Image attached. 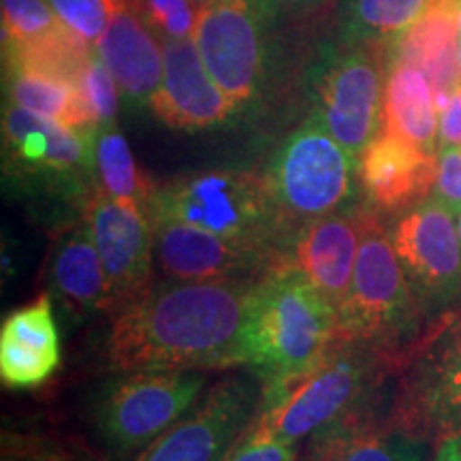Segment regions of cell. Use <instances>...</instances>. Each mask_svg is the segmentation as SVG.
Masks as SVG:
<instances>
[{
    "instance_id": "1",
    "label": "cell",
    "mask_w": 461,
    "mask_h": 461,
    "mask_svg": "<svg viewBox=\"0 0 461 461\" xmlns=\"http://www.w3.org/2000/svg\"><path fill=\"white\" fill-rule=\"evenodd\" d=\"M257 280L149 286L113 316L107 357L118 372L241 366V331Z\"/></svg>"
},
{
    "instance_id": "2",
    "label": "cell",
    "mask_w": 461,
    "mask_h": 461,
    "mask_svg": "<svg viewBox=\"0 0 461 461\" xmlns=\"http://www.w3.org/2000/svg\"><path fill=\"white\" fill-rule=\"evenodd\" d=\"M338 344V312L299 269L282 261L252 286L241 366L265 380L308 370Z\"/></svg>"
},
{
    "instance_id": "3",
    "label": "cell",
    "mask_w": 461,
    "mask_h": 461,
    "mask_svg": "<svg viewBox=\"0 0 461 461\" xmlns=\"http://www.w3.org/2000/svg\"><path fill=\"white\" fill-rule=\"evenodd\" d=\"M148 214L267 248L282 258L295 230L280 214L267 177L241 169L190 173L157 186Z\"/></svg>"
},
{
    "instance_id": "4",
    "label": "cell",
    "mask_w": 461,
    "mask_h": 461,
    "mask_svg": "<svg viewBox=\"0 0 461 461\" xmlns=\"http://www.w3.org/2000/svg\"><path fill=\"white\" fill-rule=\"evenodd\" d=\"M383 363L372 346L338 342L308 370L265 380L257 423L293 445L321 434L357 414Z\"/></svg>"
},
{
    "instance_id": "5",
    "label": "cell",
    "mask_w": 461,
    "mask_h": 461,
    "mask_svg": "<svg viewBox=\"0 0 461 461\" xmlns=\"http://www.w3.org/2000/svg\"><path fill=\"white\" fill-rule=\"evenodd\" d=\"M359 255L348 297L338 312V342L383 348L411 336L423 308L376 212L359 210Z\"/></svg>"
},
{
    "instance_id": "6",
    "label": "cell",
    "mask_w": 461,
    "mask_h": 461,
    "mask_svg": "<svg viewBox=\"0 0 461 461\" xmlns=\"http://www.w3.org/2000/svg\"><path fill=\"white\" fill-rule=\"evenodd\" d=\"M355 158L316 115L282 141L265 177L288 227L336 214L355 197Z\"/></svg>"
},
{
    "instance_id": "7",
    "label": "cell",
    "mask_w": 461,
    "mask_h": 461,
    "mask_svg": "<svg viewBox=\"0 0 461 461\" xmlns=\"http://www.w3.org/2000/svg\"><path fill=\"white\" fill-rule=\"evenodd\" d=\"M205 384V370L129 372L96 402V431L118 457L141 453L201 400Z\"/></svg>"
},
{
    "instance_id": "8",
    "label": "cell",
    "mask_w": 461,
    "mask_h": 461,
    "mask_svg": "<svg viewBox=\"0 0 461 461\" xmlns=\"http://www.w3.org/2000/svg\"><path fill=\"white\" fill-rule=\"evenodd\" d=\"M263 389L261 374L224 376L135 461H222L255 423Z\"/></svg>"
},
{
    "instance_id": "9",
    "label": "cell",
    "mask_w": 461,
    "mask_h": 461,
    "mask_svg": "<svg viewBox=\"0 0 461 461\" xmlns=\"http://www.w3.org/2000/svg\"><path fill=\"white\" fill-rule=\"evenodd\" d=\"M387 51L383 43H344L316 84V118L353 157L383 126Z\"/></svg>"
},
{
    "instance_id": "10",
    "label": "cell",
    "mask_w": 461,
    "mask_h": 461,
    "mask_svg": "<svg viewBox=\"0 0 461 461\" xmlns=\"http://www.w3.org/2000/svg\"><path fill=\"white\" fill-rule=\"evenodd\" d=\"M276 14V0H216L201 9L193 39L207 71L238 109L261 90L265 22Z\"/></svg>"
},
{
    "instance_id": "11",
    "label": "cell",
    "mask_w": 461,
    "mask_h": 461,
    "mask_svg": "<svg viewBox=\"0 0 461 461\" xmlns=\"http://www.w3.org/2000/svg\"><path fill=\"white\" fill-rule=\"evenodd\" d=\"M395 425L425 440L461 429V312L448 316L408 363Z\"/></svg>"
},
{
    "instance_id": "12",
    "label": "cell",
    "mask_w": 461,
    "mask_h": 461,
    "mask_svg": "<svg viewBox=\"0 0 461 461\" xmlns=\"http://www.w3.org/2000/svg\"><path fill=\"white\" fill-rule=\"evenodd\" d=\"M423 312L461 302V240L455 214L438 197L411 207L389 230Z\"/></svg>"
},
{
    "instance_id": "13",
    "label": "cell",
    "mask_w": 461,
    "mask_h": 461,
    "mask_svg": "<svg viewBox=\"0 0 461 461\" xmlns=\"http://www.w3.org/2000/svg\"><path fill=\"white\" fill-rule=\"evenodd\" d=\"M154 263L167 280H258L285 261L278 252L221 238L188 224L152 218Z\"/></svg>"
},
{
    "instance_id": "14",
    "label": "cell",
    "mask_w": 461,
    "mask_h": 461,
    "mask_svg": "<svg viewBox=\"0 0 461 461\" xmlns=\"http://www.w3.org/2000/svg\"><path fill=\"white\" fill-rule=\"evenodd\" d=\"M112 293V312L135 302L149 288L154 265V227L148 212L118 203L95 186L86 207Z\"/></svg>"
},
{
    "instance_id": "15",
    "label": "cell",
    "mask_w": 461,
    "mask_h": 461,
    "mask_svg": "<svg viewBox=\"0 0 461 461\" xmlns=\"http://www.w3.org/2000/svg\"><path fill=\"white\" fill-rule=\"evenodd\" d=\"M163 77L149 109L167 126L201 131L227 122L238 107L207 71L193 37L165 39Z\"/></svg>"
},
{
    "instance_id": "16",
    "label": "cell",
    "mask_w": 461,
    "mask_h": 461,
    "mask_svg": "<svg viewBox=\"0 0 461 461\" xmlns=\"http://www.w3.org/2000/svg\"><path fill=\"white\" fill-rule=\"evenodd\" d=\"M92 135L34 113L15 103L5 109V154L14 169L50 176L60 182H77L95 173Z\"/></svg>"
},
{
    "instance_id": "17",
    "label": "cell",
    "mask_w": 461,
    "mask_h": 461,
    "mask_svg": "<svg viewBox=\"0 0 461 461\" xmlns=\"http://www.w3.org/2000/svg\"><path fill=\"white\" fill-rule=\"evenodd\" d=\"M361 244L359 210L336 212L293 230L285 261L299 269L339 312L348 297Z\"/></svg>"
},
{
    "instance_id": "18",
    "label": "cell",
    "mask_w": 461,
    "mask_h": 461,
    "mask_svg": "<svg viewBox=\"0 0 461 461\" xmlns=\"http://www.w3.org/2000/svg\"><path fill=\"white\" fill-rule=\"evenodd\" d=\"M436 157L380 131L359 154V182L370 203L383 212H400L428 199L436 184Z\"/></svg>"
},
{
    "instance_id": "19",
    "label": "cell",
    "mask_w": 461,
    "mask_h": 461,
    "mask_svg": "<svg viewBox=\"0 0 461 461\" xmlns=\"http://www.w3.org/2000/svg\"><path fill=\"white\" fill-rule=\"evenodd\" d=\"M60 366V338L50 295L11 312L0 330V378L5 387L31 389Z\"/></svg>"
},
{
    "instance_id": "20",
    "label": "cell",
    "mask_w": 461,
    "mask_h": 461,
    "mask_svg": "<svg viewBox=\"0 0 461 461\" xmlns=\"http://www.w3.org/2000/svg\"><path fill=\"white\" fill-rule=\"evenodd\" d=\"M95 50L113 75L120 95L149 105L163 77V43L135 5L120 9L109 20Z\"/></svg>"
},
{
    "instance_id": "21",
    "label": "cell",
    "mask_w": 461,
    "mask_h": 461,
    "mask_svg": "<svg viewBox=\"0 0 461 461\" xmlns=\"http://www.w3.org/2000/svg\"><path fill=\"white\" fill-rule=\"evenodd\" d=\"M457 45L459 31L453 14L445 5L434 0L417 24L384 43V51H387V62H411L428 75L440 112L453 90L461 84Z\"/></svg>"
},
{
    "instance_id": "22",
    "label": "cell",
    "mask_w": 461,
    "mask_h": 461,
    "mask_svg": "<svg viewBox=\"0 0 461 461\" xmlns=\"http://www.w3.org/2000/svg\"><path fill=\"white\" fill-rule=\"evenodd\" d=\"M50 280L58 297L73 312L86 314L112 310V293L101 255L86 216L56 240L50 258Z\"/></svg>"
},
{
    "instance_id": "23",
    "label": "cell",
    "mask_w": 461,
    "mask_h": 461,
    "mask_svg": "<svg viewBox=\"0 0 461 461\" xmlns=\"http://www.w3.org/2000/svg\"><path fill=\"white\" fill-rule=\"evenodd\" d=\"M428 440L403 428H376L359 414L312 436L305 461H425Z\"/></svg>"
},
{
    "instance_id": "24",
    "label": "cell",
    "mask_w": 461,
    "mask_h": 461,
    "mask_svg": "<svg viewBox=\"0 0 461 461\" xmlns=\"http://www.w3.org/2000/svg\"><path fill=\"white\" fill-rule=\"evenodd\" d=\"M414 146L438 154V105L428 75L411 62H387L383 126Z\"/></svg>"
},
{
    "instance_id": "25",
    "label": "cell",
    "mask_w": 461,
    "mask_h": 461,
    "mask_svg": "<svg viewBox=\"0 0 461 461\" xmlns=\"http://www.w3.org/2000/svg\"><path fill=\"white\" fill-rule=\"evenodd\" d=\"M9 95L15 105L56 120L68 129L96 131V120L82 88L62 75L28 67H9Z\"/></svg>"
},
{
    "instance_id": "26",
    "label": "cell",
    "mask_w": 461,
    "mask_h": 461,
    "mask_svg": "<svg viewBox=\"0 0 461 461\" xmlns=\"http://www.w3.org/2000/svg\"><path fill=\"white\" fill-rule=\"evenodd\" d=\"M92 157L96 188L118 203L149 212V199L157 186L140 171L129 143L115 122L96 126L92 135Z\"/></svg>"
},
{
    "instance_id": "27",
    "label": "cell",
    "mask_w": 461,
    "mask_h": 461,
    "mask_svg": "<svg viewBox=\"0 0 461 461\" xmlns=\"http://www.w3.org/2000/svg\"><path fill=\"white\" fill-rule=\"evenodd\" d=\"M434 0H348L342 20L344 43H389L423 17Z\"/></svg>"
},
{
    "instance_id": "28",
    "label": "cell",
    "mask_w": 461,
    "mask_h": 461,
    "mask_svg": "<svg viewBox=\"0 0 461 461\" xmlns=\"http://www.w3.org/2000/svg\"><path fill=\"white\" fill-rule=\"evenodd\" d=\"M71 32L50 0H3L5 56L43 50Z\"/></svg>"
},
{
    "instance_id": "29",
    "label": "cell",
    "mask_w": 461,
    "mask_h": 461,
    "mask_svg": "<svg viewBox=\"0 0 461 461\" xmlns=\"http://www.w3.org/2000/svg\"><path fill=\"white\" fill-rule=\"evenodd\" d=\"M50 5L77 37L95 48L109 20L135 0H50Z\"/></svg>"
},
{
    "instance_id": "30",
    "label": "cell",
    "mask_w": 461,
    "mask_h": 461,
    "mask_svg": "<svg viewBox=\"0 0 461 461\" xmlns=\"http://www.w3.org/2000/svg\"><path fill=\"white\" fill-rule=\"evenodd\" d=\"M135 7L160 41L193 37L197 31L201 9L193 0H135Z\"/></svg>"
},
{
    "instance_id": "31",
    "label": "cell",
    "mask_w": 461,
    "mask_h": 461,
    "mask_svg": "<svg viewBox=\"0 0 461 461\" xmlns=\"http://www.w3.org/2000/svg\"><path fill=\"white\" fill-rule=\"evenodd\" d=\"M77 86L82 88L86 101H88L96 126L115 122L120 88L115 84L113 75L109 73L107 65L103 62V58L96 54V50L92 51L88 62H86L84 71L77 79Z\"/></svg>"
},
{
    "instance_id": "32",
    "label": "cell",
    "mask_w": 461,
    "mask_h": 461,
    "mask_svg": "<svg viewBox=\"0 0 461 461\" xmlns=\"http://www.w3.org/2000/svg\"><path fill=\"white\" fill-rule=\"evenodd\" d=\"M222 461H297V448L293 442L274 436L263 425L255 423L240 438Z\"/></svg>"
},
{
    "instance_id": "33",
    "label": "cell",
    "mask_w": 461,
    "mask_h": 461,
    "mask_svg": "<svg viewBox=\"0 0 461 461\" xmlns=\"http://www.w3.org/2000/svg\"><path fill=\"white\" fill-rule=\"evenodd\" d=\"M434 197L445 203L453 214L461 212V146L438 148Z\"/></svg>"
},
{
    "instance_id": "34",
    "label": "cell",
    "mask_w": 461,
    "mask_h": 461,
    "mask_svg": "<svg viewBox=\"0 0 461 461\" xmlns=\"http://www.w3.org/2000/svg\"><path fill=\"white\" fill-rule=\"evenodd\" d=\"M461 146V84L438 112V148Z\"/></svg>"
},
{
    "instance_id": "35",
    "label": "cell",
    "mask_w": 461,
    "mask_h": 461,
    "mask_svg": "<svg viewBox=\"0 0 461 461\" xmlns=\"http://www.w3.org/2000/svg\"><path fill=\"white\" fill-rule=\"evenodd\" d=\"M3 461H65V457L56 448H48L45 445H39V442H15L14 438L11 440L5 438Z\"/></svg>"
},
{
    "instance_id": "36",
    "label": "cell",
    "mask_w": 461,
    "mask_h": 461,
    "mask_svg": "<svg viewBox=\"0 0 461 461\" xmlns=\"http://www.w3.org/2000/svg\"><path fill=\"white\" fill-rule=\"evenodd\" d=\"M431 461H461V429L440 438Z\"/></svg>"
},
{
    "instance_id": "37",
    "label": "cell",
    "mask_w": 461,
    "mask_h": 461,
    "mask_svg": "<svg viewBox=\"0 0 461 461\" xmlns=\"http://www.w3.org/2000/svg\"><path fill=\"white\" fill-rule=\"evenodd\" d=\"M330 3L331 0H276V7H278V11H291V14L303 15L321 11Z\"/></svg>"
},
{
    "instance_id": "38",
    "label": "cell",
    "mask_w": 461,
    "mask_h": 461,
    "mask_svg": "<svg viewBox=\"0 0 461 461\" xmlns=\"http://www.w3.org/2000/svg\"><path fill=\"white\" fill-rule=\"evenodd\" d=\"M438 3H442L448 11H451L455 17V24H457V31L461 34V0H438Z\"/></svg>"
},
{
    "instance_id": "39",
    "label": "cell",
    "mask_w": 461,
    "mask_h": 461,
    "mask_svg": "<svg viewBox=\"0 0 461 461\" xmlns=\"http://www.w3.org/2000/svg\"><path fill=\"white\" fill-rule=\"evenodd\" d=\"M194 5H197L199 9H203V7H207V5H212V3H216V0H193Z\"/></svg>"
},
{
    "instance_id": "40",
    "label": "cell",
    "mask_w": 461,
    "mask_h": 461,
    "mask_svg": "<svg viewBox=\"0 0 461 461\" xmlns=\"http://www.w3.org/2000/svg\"><path fill=\"white\" fill-rule=\"evenodd\" d=\"M457 60H459V68H461V34H459V45H457Z\"/></svg>"
},
{
    "instance_id": "41",
    "label": "cell",
    "mask_w": 461,
    "mask_h": 461,
    "mask_svg": "<svg viewBox=\"0 0 461 461\" xmlns=\"http://www.w3.org/2000/svg\"><path fill=\"white\" fill-rule=\"evenodd\" d=\"M457 230H459V240H461V212L457 214Z\"/></svg>"
}]
</instances>
